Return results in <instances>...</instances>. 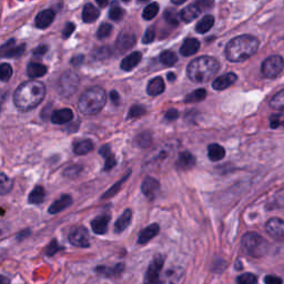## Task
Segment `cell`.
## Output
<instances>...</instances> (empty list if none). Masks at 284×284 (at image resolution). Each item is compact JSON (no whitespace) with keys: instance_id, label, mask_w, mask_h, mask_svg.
<instances>
[{"instance_id":"ee69618b","label":"cell","mask_w":284,"mask_h":284,"mask_svg":"<svg viewBox=\"0 0 284 284\" xmlns=\"http://www.w3.org/2000/svg\"><path fill=\"white\" fill-rule=\"evenodd\" d=\"M257 277L252 273H243L240 277H238V284H257Z\"/></svg>"},{"instance_id":"83f0119b","label":"cell","mask_w":284,"mask_h":284,"mask_svg":"<svg viewBox=\"0 0 284 284\" xmlns=\"http://www.w3.org/2000/svg\"><path fill=\"white\" fill-rule=\"evenodd\" d=\"M99 152L105 159L104 170L105 171H110V170L117 164L116 157L112 155L110 147H109V145H103V147H101V149L99 150Z\"/></svg>"},{"instance_id":"7bdbcfd3","label":"cell","mask_w":284,"mask_h":284,"mask_svg":"<svg viewBox=\"0 0 284 284\" xmlns=\"http://www.w3.org/2000/svg\"><path fill=\"white\" fill-rule=\"evenodd\" d=\"M13 76V68L9 63H2L1 67H0V77H1V80L3 82H7L8 80L11 78Z\"/></svg>"},{"instance_id":"d6986e66","label":"cell","mask_w":284,"mask_h":284,"mask_svg":"<svg viewBox=\"0 0 284 284\" xmlns=\"http://www.w3.org/2000/svg\"><path fill=\"white\" fill-rule=\"evenodd\" d=\"M72 203V198L69 196V194H62L61 197L49 206V213L51 214H56L61 212L62 210L67 209L68 206H70Z\"/></svg>"},{"instance_id":"6da1fadb","label":"cell","mask_w":284,"mask_h":284,"mask_svg":"<svg viewBox=\"0 0 284 284\" xmlns=\"http://www.w3.org/2000/svg\"><path fill=\"white\" fill-rule=\"evenodd\" d=\"M46 96V87L37 80L22 82L14 93V103L20 111H29L41 102Z\"/></svg>"},{"instance_id":"d590c367","label":"cell","mask_w":284,"mask_h":284,"mask_svg":"<svg viewBox=\"0 0 284 284\" xmlns=\"http://www.w3.org/2000/svg\"><path fill=\"white\" fill-rule=\"evenodd\" d=\"M13 184L14 181L8 178L5 173H1V176H0V193H1V196H5L9 192L13 189Z\"/></svg>"},{"instance_id":"8fae6325","label":"cell","mask_w":284,"mask_h":284,"mask_svg":"<svg viewBox=\"0 0 284 284\" xmlns=\"http://www.w3.org/2000/svg\"><path fill=\"white\" fill-rule=\"evenodd\" d=\"M26 50V44L21 43L16 46L15 40H9V41L2 44L1 47V56L5 58H17L23 55V52Z\"/></svg>"},{"instance_id":"ac0fdd59","label":"cell","mask_w":284,"mask_h":284,"mask_svg":"<svg viewBox=\"0 0 284 284\" xmlns=\"http://www.w3.org/2000/svg\"><path fill=\"white\" fill-rule=\"evenodd\" d=\"M160 231V226L157 224V223H153V224L147 226V228L143 229L139 234V238H138V243L139 244H145L150 240H152L153 238L157 237L158 233Z\"/></svg>"},{"instance_id":"4316f807","label":"cell","mask_w":284,"mask_h":284,"mask_svg":"<svg viewBox=\"0 0 284 284\" xmlns=\"http://www.w3.org/2000/svg\"><path fill=\"white\" fill-rule=\"evenodd\" d=\"M47 67L38 62H30L27 67V74L32 79L41 78L47 74Z\"/></svg>"},{"instance_id":"8992f818","label":"cell","mask_w":284,"mask_h":284,"mask_svg":"<svg viewBox=\"0 0 284 284\" xmlns=\"http://www.w3.org/2000/svg\"><path fill=\"white\" fill-rule=\"evenodd\" d=\"M80 84L79 76L74 71H66L58 81V93L63 98H69L77 92Z\"/></svg>"},{"instance_id":"4dcf8cb0","label":"cell","mask_w":284,"mask_h":284,"mask_svg":"<svg viewBox=\"0 0 284 284\" xmlns=\"http://www.w3.org/2000/svg\"><path fill=\"white\" fill-rule=\"evenodd\" d=\"M214 25V17L211 15H205L200 21L197 23L196 30L199 34H206Z\"/></svg>"},{"instance_id":"7402d4cb","label":"cell","mask_w":284,"mask_h":284,"mask_svg":"<svg viewBox=\"0 0 284 284\" xmlns=\"http://www.w3.org/2000/svg\"><path fill=\"white\" fill-rule=\"evenodd\" d=\"M200 49V42L196 38H189L184 40L183 44L180 48V54L183 57L192 56Z\"/></svg>"},{"instance_id":"11a10c76","label":"cell","mask_w":284,"mask_h":284,"mask_svg":"<svg viewBox=\"0 0 284 284\" xmlns=\"http://www.w3.org/2000/svg\"><path fill=\"white\" fill-rule=\"evenodd\" d=\"M265 284H282V280L275 275H267L264 279Z\"/></svg>"},{"instance_id":"6125c7cd","label":"cell","mask_w":284,"mask_h":284,"mask_svg":"<svg viewBox=\"0 0 284 284\" xmlns=\"http://www.w3.org/2000/svg\"><path fill=\"white\" fill-rule=\"evenodd\" d=\"M98 5L100 7H104V6L108 5V1H98Z\"/></svg>"},{"instance_id":"2e32d148","label":"cell","mask_w":284,"mask_h":284,"mask_svg":"<svg viewBox=\"0 0 284 284\" xmlns=\"http://www.w3.org/2000/svg\"><path fill=\"white\" fill-rule=\"evenodd\" d=\"M237 75L233 74V72H229V74H225L221 77H219L212 82L213 89H216L218 91L224 90L228 87H230L231 84H233L235 81H237Z\"/></svg>"},{"instance_id":"c3c4849f","label":"cell","mask_w":284,"mask_h":284,"mask_svg":"<svg viewBox=\"0 0 284 284\" xmlns=\"http://www.w3.org/2000/svg\"><path fill=\"white\" fill-rule=\"evenodd\" d=\"M112 51L109 47H101L99 48L98 50L96 51V58L99 59V60H104V59H108L109 57L111 56Z\"/></svg>"},{"instance_id":"74e56055","label":"cell","mask_w":284,"mask_h":284,"mask_svg":"<svg viewBox=\"0 0 284 284\" xmlns=\"http://www.w3.org/2000/svg\"><path fill=\"white\" fill-rule=\"evenodd\" d=\"M270 105L275 110H284V89L271 99Z\"/></svg>"},{"instance_id":"f5cc1de1","label":"cell","mask_w":284,"mask_h":284,"mask_svg":"<svg viewBox=\"0 0 284 284\" xmlns=\"http://www.w3.org/2000/svg\"><path fill=\"white\" fill-rule=\"evenodd\" d=\"M48 50H49V47H48L47 44H40V46L34 49L32 52H34L35 56H43L47 54Z\"/></svg>"},{"instance_id":"5b68a950","label":"cell","mask_w":284,"mask_h":284,"mask_svg":"<svg viewBox=\"0 0 284 284\" xmlns=\"http://www.w3.org/2000/svg\"><path fill=\"white\" fill-rule=\"evenodd\" d=\"M242 249L252 258H261L269 251V243L255 232H249L242 238Z\"/></svg>"},{"instance_id":"f6af8a7d","label":"cell","mask_w":284,"mask_h":284,"mask_svg":"<svg viewBox=\"0 0 284 284\" xmlns=\"http://www.w3.org/2000/svg\"><path fill=\"white\" fill-rule=\"evenodd\" d=\"M145 113V108L143 105H139V104H135L130 108L129 113H128V118L129 119H132V118H139L141 116H143Z\"/></svg>"},{"instance_id":"52a82bcc","label":"cell","mask_w":284,"mask_h":284,"mask_svg":"<svg viewBox=\"0 0 284 284\" xmlns=\"http://www.w3.org/2000/svg\"><path fill=\"white\" fill-rule=\"evenodd\" d=\"M164 264V258L161 254L155 255L152 261L147 269L144 274L143 284H161L160 282V272Z\"/></svg>"},{"instance_id":"f35d334b","label":"cell","mask_w":284,"mask_h":284,"mask_svg":"<svg viewBox=\"0 0 284 284\" xmlns=\"http://www.w3.org/2000/svg\"><path fill=\"white\" fill-rule=\"evenodd\" d=\"M129 176H130V172H128L127 176H124V177L122 178V179H121L120 181H118L117 183L113 184V185L111 186V188L109 189L108 191L103 194L102 198H101V199H109V198H111V197H113V196H116V194H117L118 192H119V190L121 189V185H122L123 182L128 179V177H129Z\"/></svg>"},{"instance_id":"cb8c5ba5","label":"cell","mask_w":284,"mask_h":284,"mask_svg":"<svg viewBox=\"0 0 284 284\" xmlns=\"http://www.w3.org/2000/svg\"><path fill=\"white\" fill-rule=\"evenodd\" d=\"M164 89H165V84H164L163 79H162L161 77H156V78H153L149 82L147 92L149 96L156 97V96L161 95V93L164 91Z\"/></svg>"},{"instance_id":"ab89813d","label":"cell","mask_w":284,"mask_h":284,"mask_svg":"<svg viewBox=\"0 0 284 284\" xmlns=\"http://www.w3.org/2000/svg\"><path fill=\"white\" fill-rule=\"evenodd\" d=\"M136 142L140 148H148L152 143V137L149 132H142L137 137Z\"/></svg>"},{"instance_id":"db71d44e","label":"cell","mask_w":284,"mask_h":284,"mask_svg":"<svg viewBox=\"0 0 284 284\" xmlns=\"http://www.w3.org/2000/svg\"><path fill=\"white\" fill-rule=\"evenodd\" d=\"M178 117H179V112H178L176 109H171V110L165 112V115H164L165 119L169 120V121L176 120V119H178Z\"/></svg>"},{"instance_id":"277c9868","label":"cell","mask_w":284,"mask_h":284,"mask_svg":"<svg viewBox=\"0 0 284 284\" xmlns=\"http://www.w3.org/2000/svg\"><path fill=\"white\" fill-rule=\"evenodd\" d=\"M107 101V95L102 88L91 87L87 89L78 101L79 110L86 116H93L100 112Z\"/></svg>"},{"instance_id":"681fc988","label":"cell","mask_w":284,"mask_h":284,"mask_svg":"<svg viewBox=\"0 0 284 284\" xmlns=\"http://www.w3.org/2000/svg\"><path fill=\"white\" fill-rule=\"evenodd\" d=\"M61 249H62V247L58 244V242H57L56 240H52L50 242V244L47 246L46 254L48 255V257H51V255L56 254L57 252H58V251H60Z\"/></svg>"},{"instance_id":"5bb4252c","label":"cell","mask_w":284,"mask_h":284,"mask_svg":"<svg viewBox=\"0 0 284 284\" xmlns=\"http://www.w3.org/2000/svg\"><path fill=\"white\" fill-rule=\"evenodd\" d=\"M55 16L56 13L54 9H46L43 11H40L35 20L36 27L39 28V29H46L55 20Z\"/></svg>"},{"instance_id":"7a4b0ae2","label":"cell","mask_w":284,"mask_h":284,"mask_svg":"<svg viewBox=\"0 0 284 284\" xmlns=\"http://www.w3.org/2000/svg\"><path fill=\"white\" fill-rule=\"evenodd\" d=\"M259 49L258 38L243 35L230 40L225 47V57L231 62H241L252 57Z\"/></svg>"},{"instance_id":"6f0895ef","label":"cell","mask_w":284,"mask_h":284,"mask_svg":"<svg viewBox=\"0 0 284 284\" xmlns=\"http://www.w3.org/2000/svg\"><path fill=\"white\" fill-rule=\"evenodd\" d=\"M110 99H111V101H112V103L113 104H116V105H118L120 103V97H119V93H118L117 91H111L110 92Z\"/></svg>"},{"instance_id":"9c48e42d","label":"cell","mask_w":284,"mask_h":284,"mask_svg":"<svg viewBox=\"0 0 284 284\" xmlns=\"http://www.w3.org/2000/svg\"><path fill=\"white\" fill-rule=\"evenodd\" d=\"M69 242L75 246L88 247L90 245V237H89L88 230L83 226L72 230L71 233L69 234Z\"/></svg>"},{"instance_id":"f907efd6","label":"cell","mask_w":284,"mask_h":284,"mask_svg":"<svg viewBox=\"0 0 284 284\" xmlns=\"http://www.w3.org/2000/svg\"><path fill=\"white\" fill-rule=\"evenodd\" d=\"M155 36H156V32L153 28H149V29L145 31V34L143 36V39H142V42L143 43H151L153 40H155Z\"/></svg>"},{"instance_id":"d6a6232c","label":"cell","mask_w":284,"mask_h":284,"mask_svg":"<svg viewBox=\"0 0 284 284\" xmlns=\"http://www.w3.org/2000/svg\"><path fill=\"white\" fill-rule=\"evenodd\" d=\"M206 97L205 89H198L196 91H192L185 97V102L188 103H194V102H200V101L204 100Z\"/></svg>"},{"instance_id":"d4e9b609","label":"cell","mask_w":284,"mask_h":284,"mask_svg":"<svg viewBox=\"0 0 284 284\" xmlns=\"http://www.w3.org/2000/svg\"><path fill=\"white\" fill-rule=\"evenodd\" d=\"M100 11L97 7H95L92 3H87L82 9V20L87 23L95 22L97 19L99 18Z\"/></svg>"},{"instance_id":"94428289","label":"cell","mask_w":284,"mask_h":284,"mask_svg":"<svg viewBox=\"0 0 284 284\" xmlns=\"http://www.w3.org/2000/svg\"><path fill=\"white\" fill-rule=\"evenodd\" d=\"M168 79L170 81H174V80H176V75H174V74H169L168 75Z\"/></svg>"},{"instance_id":"bcb514c9","label":"cell","mask_w":284,"mask_h":284,"mask_svg":"<svg viewBox=\"0 0 284 284\" xmlns=\"http://www.w3.org/2000/svg\"><path fill=\"white\" fill-rule=\"evenodd\" d=\"M164 18H165V20H167V22L170 23V25H172V26L179 25V18H178V14L173 9L165 10Z\"/></svg>"},{"instance_id":"be15d7a7","label":"cell","mask_w":284,"mask_h":284,"mask_svg":"<svg viewBox=\"0 0 284 284\" xmlns=\"http://www.w3.org/2000/svg\"><path fill=\"white\" fill-rule=\"evenodd\" d=\"M173 5H182V3H184V1H172Z\"/></svg>"},{"instance_id":"816d5d0a","label":"cell","mask_w":284,"mask_h":284,"mask_svg":"<svg viewBox=\"0 0 284 284\" xmlns=\"http://www.w3.org/2000/svg\"><path fill=\"white\" fill-rule=\"evenodd\" d=\"M75 29H76V25H75V23L68 22L67 25H66V27H64L63 31H62V37L64 39H68L72 34H74Z\"/></svg>"},{"instance_id":"e575fe53","label":"cell","mask_w":284,"mask_h":284,"mask_svg":"<svg viewBox=\"0 0 284 284\" xmlns=\"http://www.w3.org/2000/svg\"><path fill=\"white\" fill-rule=\"evenodd\" d=\"M159 13V5L157 2H151L144 8L143 13H142V17L145 20H151L156 17Z\"/></svg>"},{"instance_id":"7dc6e473","label":"cell","mask_w":284,"mask_h":284,"mask_svg":"<svg viewBox=\"0 0 284 284\" xmlns=\"http://www.w3.org/2000/svg\"><path fill=\"white\" fill-rule=\"evenodd\" d=\"M81 171H82V167L78 164H75V165H71V167H68L66 170H64L63 176L68 178H76L77 176H79Z\"/></svg>"},{"instance_id":"b9f144b4","label":"cell","mask_w":284,"mask_h":284,"mask_svg":"<svg viewBox=\"0 0 284 284\" xmlns=\"http://www.w3.org/2000/svg\"><path fill=\"white\" fill-rule=\"evenodd\" d=\"M111 32H112V26L110 25V23H102V25L99 27L98 32H97V37H98V39L100 40H103L105 38H108L109 36L111 35Z\"/></svg>"},{"instance_id":"603a6c76","label":"cell","mask_w":284,"mask_h":284,"mask_svg":"<svg viewBox=\"0 0 284 284\" xmlns=\"http://www.w3.org/2000/svg\"><path fill=\"white\" fill-rule=\"evenodd\" d=\"M196 164V158L189 151H183L179 155L177 161V167L180 170H190Z\"/></svg>"},{"instance_id":"ba28073f","label":"cell","mask_w":284,"mask_h":284,"mask_svg":"<svg viewBox=\"0 0 284 284\" xmlns=\"http://www.w3.org/2000/svg\"><path fill=\"white\" fill-rule=\"evenodd\" d=\"M284 68V60L280 56H271L263 61L261 66L262 75L265 78H275L281 74Z\"/></svg>"},{"instance_id":"1f68e13d","label":"cell","mask_w":284,"mask_h":284,"mask_svg":"<svg viewBox=\"0 0 284 284\" xmlns=\"http://www.w3.org/2000/svg\"><path fill=\"white\" fill-rule=\"evenodd\" d=\"M44 196H46V191H44V189L42 188V186L37 185L30 192L29 198H28V201H29V203L31 204H40L43 202Z\"/></svg>"},{"instance_id":"3957f363","label":"cell","mask_w":284,"mask_h":284,"mask_svg":"<svg viewBox=\"0 0 284 284\" xmlns=\"http://www.w3.org/2000/svg\"><path fill=\"white\" fill-rule=\"evenodd\" d=\"M220 63L217 59L209 56H202L192 60L186 68V75L189 79L197 83H203L209 81L219 71Z\"/></svg>"},{"instance_id":"e0dca14e","label":"cell","mask_w":284,"mask_h":284,"mask_svg":"<svg viewBox=\"0 0 284 284\" xmlns=\"http://www.w3.org/2000/svg\"><path fill=\"white\" fill-rule=\"evenodd\" d=\"M202 13L199 3H191V5L186 6L184 9L181 10L180 17L184 22H191L194 19L199 17V15Z\"/></svg>"},{"instance_id":"f1b7e54d","label":"cell","mask_w":284,"mask_h":284,"mask_svg":"<svg viewBox=\"0 0 284 284\" xmlns=\"http://www.w3.org/2000/svg\"><path fill=\"white\" fill-rule=\"evenodd\" d=\"M93 142L91 140H80L74 143V151L76 155L83 156L93 150Z\"/></svg>"},{"instance_id":"4fadbf2b","label":"cell","mask_w":284,"mask_h":284,"mask_svg":"<svg viewBox=\"0 0 284 284\" xmlns=\"http://www.w3.org/2000/svg\"><path fill=\"white\" fill-rule=\"evenodd\" d=\"M141 190L148 199H155L157 197L158 192L160 191L159 181L151 177L144 178V180L143 182H142V185H141Z\"/></svg>"},{"instance_id":"8d00e7d4","label":"cell","mask_w":284,"mask_h":284,"mask_svg":"<svg viewBox=\"0 0 284 284\" xmlns=\"http://www.w3.org/2000/svg\"><path fill=\"white\" fill-rule=\"evenodd\" d=\"M123 271V265L122 264H118L115 267H105V266H99L97 267V272L100 274L107 275V277H115V275L121 273Z\"/></svg>"},{"instance_id":"9f6ffc18","label":"cell","mask_w":284,"mask_h":284,"mask_svg":"<svg viewBox=\"0 0 284 284\" xmlns=\"http://www.w3.org/2000/svg\"><path fill=\"white\" fill-rule=\"evenodd\" d=\"M83 60H84V56H82V55H77V56L74 57V58L71 59V63L74 64L75 67H78V66H80L81 63L83 62Z\"/></svg>"},{"instance_id":"44dd1931","label":"cell","mask_w":284,"mask_h":284,"mask_svg":"<svg viewBox=\"0 0 284 284\" xmlns=\"http://www.w3.org/2000/svg\"><path fill=\"white\" fill-rule=\"evenodd\" d=\"M110 222L109 216H100L91 221V229L96 234H104L108 231V225Z\"/></svg>"},{"instance_id":"7c38bea8","label":"cell","mask_w":284,"mask_h":284,"mask_svg":"<svg viewBox=\"0 0 284 284\" xmlns=\"http://www.w3.org/2000/svg\"><path fill=\"white\" fill-rule=\"evenodd\" d=\"M136 42L137 38L135 34H132V32H121L116 41V47L119 51L124 52L131 49Z\"/></svg>"},{"instance_id":"91938a15","label":"cell","mask_w":284,"mask_h":284,"mask_svg":"<svg viewBox=\"0 0 284 284\" xmlns=\"http://www.w3.org/2000/svg\"><path fill=\"white\" fill-rule=\"evenodd\" d=\"M29 233H30V232H29V230H25V231H23V232H21V233H20V234L18 235V237H17V239H18V240H21V239H22V238H25V237H27V235H28V234H29Z\"/></svg>"},{"instance_id":"680465c9","label":"cell","mask_w":284,"mask_h":284,"mask_svg":"<svg viewBox=\"0 0 284 284\" xmlns=\"http://www.w3.org/2000/svg\"><path fill=\"white\" fill-rule=\"evenodd\" d=\"M270 125H271V128H277L280 125V123H281V121H280V118L278 116H273V117H271V119H270Z\"/></svg>"},{"instance_id":"9a60e30c","label":"cell","mask_w":284,"mask_h":284,"mask_svg":"<svg viewBox=\"0 0 284 284\" xmlns=\"http://www.w3.org/2000/svg\"><path fill=\"white\" fill-rule=\"evenodd\" d=\"M74 118V112H72L71 109L64 108L60 109V110H56L55 112L51 113V122L55 124H64L70 122Z\"/></svg>"},{"instance_id":"836d02e7","label":"cell","mask_w":284,"mask_h":284,"mask_svg":"<svg viewBox=\"0 0 284 284\" xmlns=\"http://www.w3.org/2000/svg\"><path fill=\"white\" fill-rule=\"evenodd\" d=\"M160 61L164 64V66L171 67L174 66L178 62V56L174 54L173 51L164 50L160 55Z\"/></svg>"},{"instance_id":"ffe728a7","label":"cell","mask_w":284,"mask_h":284,"mask_svg":"<svg viewBox=\"0 0 284 284\" xmlns=\"http://www.w3.org/2000/svg\"><path fill=\"white\" fill-rule=\"evenodd\" d=\"M141 59H142L141 52L135 51V52H132V54H130L129 56L125 57V58L122 60V62H121L120 67L123 71H131L133 68H136L138 64L140 63Z\"/></svg>"},{"instance_id":"484cf974","label":"cell","mask_w":284,"mask_h":284,"mask_svg":"<svg viewBox=\"0 0 284 284\" xmlns=\"http://www.w3.org/2000/svg\"><path fill=\"white\" fill-rule=\"evenodd\" d=\"M131 219H132V211L130 209H127L124 212L121 214L120 218L118 219L116 224H115V231L117 233H121L122 231L128 228L131 223Z\"/></svg>"},{"instance_id":"f546056e","label":"cell","mask_w":284,"mask_h":284,"mask_svg":"<svg viewBox=\"0 0 284 284\" xmlns=\"http://www.w3.org/2000/svg\"><path fill=\"white\" fill-rule=\"evenodd\" d=\"M208 157L211 161H220L225 157V150L220 144H210L208 148Z\"/></svg>"},{"instance_id":"60d3db41","label":"cell","mask_w":284,"mask_h":284,"mask_svg":"<svg viewBox=\"0 0 284 284\" xmlns=\"http://www.w3.org/2000/svg\"><path fill=\"white\" fill-rule=\"evenodd\" d=\"M122 17H123L122 8L118 5V3L113 2L110 10H109V18H110L111 20H115V21H119Z\"/></svg>"},{"instance_id":"30bf717a","label":"cell","mask_w":284,"mask_h":284,"mask_svg":"<svg viewBox=\"0 0 284 284\" xmlns=\"http://www.w3.org/2000/svg\"><path fill=\"white\" fill-rule=\"evenodd\" d=\"M266 232L274 240L284 242V220L279 218H272L265 224Z\"/></svg>"}]
</instances>
